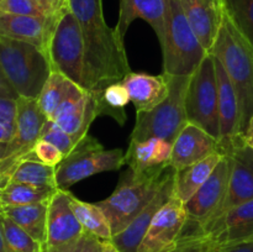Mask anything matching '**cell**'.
Segmentation results:
<instances>
[{
	"mask_svg": "<svg viewBox=\"0 0 253 252\" xmlns=\"http://www.w3.org/2000/svg\"><path fill=\"white\" fill-rule=\"evenodd\" d=\"M7 182L22 183L37 188L57 189L56 168L40 162L36 158H26L14 168Z\"/></svg>",
	"mask_w": 253,
	"mask_h": 252,
	"instance_id": "obj_28",
	"label": "cell"
},
{
	"mask_svg": "<svg viewBox=\"0 0 253 252\" xmlns=\"http://www.w3.org/2000/svg\"><path fill=\"white\" fill-rule=\"evenodd\" d=\"M40 138L44 141H48L49 143L56 146L63 153L64 157H67L74 150L77 143H78L69 133L62 130L53 120H49V119L44 123Z\"/></svg>",
	"mask_w": 253,
	"mask_h": 252,
	"instance_id": "obj_33",
	"label": "cell"
},
{
	"mask_svg": "<svg viewBox=\"0 0 253 252\" xmlns=\"http://www.w3.org/2000/svg\"><path fill=\"white\" fill-rule=\"evenodd\" d=\"M226 153L224 151H217L212 155L208 156L204 160L185 167L180 170H175L174 177V197L187 203L197 190L207 182L220 161Z\"/></svg>",
	"mask_w": 253,
	"mask_h": 252,
	"instance_id": "obj_24",
	"label": "cell"
},
{
	"mask_svg": "<svg viewBox=\"0 0 253 252\" xmlns=\"http://www.w3.org/2000/svg\"><path fill=\"white\" fill-rule=\"evenodd\" d=\"M219 249L253 240V199L231 208L200 230Z\"/></svg>",
	"mask_w": 253,
	"mask_h": 252,
	"instance_id": "obj_14",
	"label": "cell"
},
{
	"mask_svg": "<svg viewBox=\"0 0 253 252\" xmlns=\"http://www.w3.org/2000/svg\"><path fill=\"white\" fill-rule=\"evenodd\" d=\"M226 71L240 108V135L253 115V47L225 11L216 41L210 49Z\"/></svg>",
	"mask_w": 253,
	"mask_h": 252,
	"instance_id": "obj_2",
	"label": "cell"
},
{
	"mask_svg": "<svg viewBox=\"0 0 253 252\" xmlns=\"http://www.w3.org/2000/svg\"><path fill=\"white\" fill-rule=\"evenodd\" d=\"M124 165L125 153L123 150H106L95 137L86 135L56 167L57 187L68 190V188L85 178L98 173L118 170Z\"/></svg>",
	"mask_w": 253,
	"mask_h": 252,
	"instance_id": "obj_7",
	"label": "cell"
},
{
	"mask_svg": "<svg viewBox=\"0 0 253 252\" xmlns=\"http://www.w3.org/2000/svg\"><path fill=\"white\" fill-rule=\"evenodd\" d=\"M173 143L161 137L130 141L125 153V165L136 173L167 169L172 157Z\"/></svg>",
	"mask_w": 253,
	"mask_h": 252,
	"instance_id": "obj_22",
	"label": "cell"
},
{
	"mask_svg": "<svg viewBox=\"0 0 253 252\" xmlns=\"http://www.w3.org/2000/svg\"><path fill=\"white\" fill-rule=\"evenodd\" d=\"M163 53V73L168 76H192L208 51L190 26L180 0H169Z\"/></svg>",
	"mask_w": 253,
	"mask_h": 252,
	"instance_id": "obj_5",
	"label": "cell"
},
{
	"mask_svg": "<svg viewBox=\"0 0 253 252\" xmlns=\"http://www.w3.org/2000/svg\"><path fill=\"white\" fill-rule=\"evenodd\" d=\"M225 11L253 47V0H225Z\"/></svg>",
	"mask_w": 253,
	"mask_h": 252,
	"instance_id": "obj_32",
	"label": "cell"
},
{
	"mask_svg": "<svg viewBox=\"0 0 253 252\" xmlns=\"http://www.w3.org/2000/svg\"><path fill=\"white\" fill-rule=\"evenodd\" d=\"M14 133L15 131L10 130L4 124L0 123V142H9L12 138V136H14Z\"/></svg>",
	"mask_w": 253,
	"mask_h": 252,
	"instance_id": "obj_41",
	"label": "cell"
},
{
	"mask_svg": "<svg viewBox=\"0 0 253 252\" xmlns=\"http://www.w3.org/2000/svg\"><path fill=\"white\" fill-rule=\"evenodd\" d=\"M101 252H121L111 241H103Z\"/></svg>",
	"mask_w": 253,
	"mask_h": 252,
	"instance_id": "obj_42",
	"label": "cell"
},
{
	"mask_svg": "<svg viewBox=\"0 0 253 252\" xmlns=\"http://www.w3.org/2000/svg\"><path fill=\"white\" fill-rule=\"evenodd\" d=\"M174 177L175 170L169 166L166 170L162 184L155 197L123 231L119 232L118 235H114L110 241L121 252H137L138 246L147 232L153 217L160 211L161 208L174 195Z\"/></svg>",
	"mask_w": 253,
	"mask_h": 252,
	"instance_id": "obj_15",
	"label": "cell"
},
{
	"mask_svg": "<svg viewBox=\"0 0 253 252\" xmlns=\"http://www.w3.org/2000/svg\"><path fill=\"white\" fill-rule=\"evenodd\" d=\"M81 25L85 58V89L96 90L120 82L131 72L125 44L106 24L103 0H68Z\"/></svg>",
	"mask_w": 253,
	"mask_h": 252,
	"instance_id": "obj_1",
	"label": "cell"
},
{
	"mask_svg": "<svg viewBox=\"0 0 253 252\" xmlns=\"http://www.w3.org/2000/svg\"><path fill=\"white\" fill-rule=\"evenodd\" d=\"M52 71L85 89V58L81 25L69 6L62 11L48 43Z\"/></svg>",
	"mask_w": 253,
	"mask_h": 252,
	"instance_id": "obj_9",
	"label": "cell"
},
{
	"mask_svg": "<svg viewBox=\"0 0 253 252\" xmlns=\"http://www.w3.org/2000/svg\"><path fill=\"white\" fill-rule=\"evenodd\" d=\"M217 151H224L217 138L200 126L188 123L173 142L169 166L174 170H180Z\"/></svg>",
	"mask_w": 253,
	"mask_h": 252,
	"instance_id": "obj_18",
	"label": "cell"
},
{
	"mask_svg": "<svg viewBox=\"0 0 253 252\" xmlns=\"http://www.w3.org/2000/svg\"><path fill=\"white\" fill-rule=\"evenodd\" d=\"M168 76V74H167ZM190 76H168L169 93L167 98L150 111L136 113V124L130 141L161 137L174 142L188 124L185 94Z\"/></svg>",
	"mask_w": 253,
	"mask_h": 252,
	"instance_id": "obj_6",
	"label": "cell"
},
{
	"mask_svg": "<svg viewBox=\"0 0 253 252\" xmlns=\"http://www.w3.org/2000/svg\"><path fill=\"white\" fill-rule=\"evenodd\" d=\"M82 237L79 240H76V241H72V242H68V244L61 245V246L46 247V252H79L81 251Z\"/></svg>",
	"mask_w": 253,
	"mask_h": 252,
	"instance_id": "obj_38",
	"label": "cell"
},
{
	"mask_svg": "<svg viewBox=\"0 0 253 252\" xmlns=\"http://www.w3.org/2000/svg\"><path fill=\"white\" fill-rule=\"evenodd\" d=\"M168 11L169 0H120L119 20L115 26L116 34L124 42L130 25L136 19H142L151 25L160 44H162L165 41Z\"/></svg>",
	"mask_w": 253,
	"mask_h": 252,
	"instance_id": "obj_19",
	"label": "cell"
},
{
	"mask_svg": "<svg viewBox=\"0 0 253 252\" xmlns=\"http://www.w3.org/2000/svg\"><path fill=\"white\" fill-rule=\"evenodd\" d=\"M188 212L182 200L173 195L156 214L137 252H169L182 241Z\"/></svg>",
	"mask_w": 253,
	"mask_h": 252,
	"instance_id": "obj_12",
	"label": "cell"
},
{
	"mask_svg": "<svg viewBox=\"0 0 253 252\" xmlns=\"http://www.w3.org/2000/svg\"><path fill=\"white\" fill-rule=\"evenodd\" d=\"M32 153H34V158L39 160L40 162L44 163V165L51 166V167L54 168L64 160V155L56 146L49 143L48 141L41 140V138L34 146Z\"/></svg>",
	"mask_w": 253,
	"mask_h": 252,
	"instance_id": "obj_34",
	"label": "cell"
},
{
	"mask_svg": "<svg viewBox=\"0 0 253 252\" xmlns=\"http://www.w3.org/2000/svg\"><path fill=\"white\" fill-rule=\"evenodd\" d=\"M96 118L98 111L93 91L73 83L68 95L49 120H53L62 130L79 142L88 135L89 127Z\"/></svg>",
	"mask_w": 253,
	"mask_h": 252,
	"instance_id": "obj_13",
	"label": "cell"
},
{
	"mask_svg": "<svg viewBox=\"0 0 253 252\" xmlns=\"http://www.w3.org/2000/svg\"><path fill=\"white\" fill-rule=\"evenodd\" d=\"M48 119L40 109L37 99L17 98L16 130L0 160V187L6 184L14 168L26 158H34V146L40 140L42 127Z\"/></svg>",
	"mask_w": 253,
	"mask_h": 252,
	"instance_id": "obj_11",
	"label": "cell"
},
{
	"mask_svg": "<svg viewBox=\"0 0 253 252\" xmlns=\"http://www.w3.org/2000/svg\"><path fill=\"white\" fill-rule=\"evenodd\" d=\"M0 226L7 245L14 252H46V246L27 234L16 222L0 214Z\"/></svg>",
	"mask_w": 253,
	"mask_h": 252,
	"instance_id": "obj_31",
	"label": "cell"
},
{
	"mask_svg": "<svg viewBox=\"0 0 253 252\" xmlns=\"http://www.w3.org/2000/svg\"><path fill=\"white\" fill-rule=\"evenodd\" d=\"M58 19H41L0 11V36L30 42L47 52Z\"/></svg>",
	"mask_w": 253,
	"mask_h": 252,
	"instance_id": "obj_21",
	"label": "cell"
},
{
	"mask_svg": "<svg viewBox=\"0 0 253 252\" xmlns=\"http://www.w3.org/2000/svg\"><path fill=\"white\" fill-rule=\"evenodd\" d=\"M185 111L188 123L200 126L219 140V90L215 57L211 52H208L190 76L185 94Z\"/></svg>",
	"mask_w": 253,
	"mask_h": 252,
	"instance_id": "obj_8",
	"label": "cell"
},
{
	"mask_svg": "<svg viewBox=\"0 0 253 252\" xmlns=\"http://www.w3.org/2000/svg\"><path fill=\"white\" fill-rule=\"evenodd\" d=\"M166 170L136 173L127 169L121 175L111 195L96 203L110 224L113 236L123 231L155 197L162 184Z\"/></svg>",
	"mask_w": 253,
	"mask_h": 252,
	"instance_id": "obj_4",
	"label": "cell"
},
{
	"mask_svg": "<svg viewBox=\"0 0 253 252\" xmlns=\"http://www.w3.org/2000/svg\"><path fill=\"white\" fill-rule=\"evenodd\" d=\"M57 189L7 182L6 184L0 187V207H20L47 202Z\"/></svg>",
	"mask_w": 253,
	"mask_h": 252,
	"instance_id": "obj_29",
	"label": "cell"
},
{
	"mask_svg": "<svg viewBox=\"0 0 253 252\" xmlns=\"http://www.w3.org/2000/svg\"><path fill=\"white\" fill-rule=\"evenodd\" d=\"M0 66L17 95L37 99L52 73L48 53L30 42L0 36Z\"/></svg>",
	"mask_w": 253,
	"mask_h": 252,
	"instance_id": "obj_3",
	"label": "cell"
},
{
	"mask_svg": "<svg viewBox=\"0 0 253 252\" xmlns=\"http://www.w3.org/2000/svg\"><path fill=\"white\" fill-rule=\"evenodd\" d=\"M47 202L20 207H0V214L5 215L47 247Z\"/></svg>",
	"mask_w": 253,
	"mask_h": 252,
	"instance_id": "obj_25",
	"label": "cell"
},
{
	"mask_svg": "<svg viewBox=\"0 0 253 252\" xmlns=\"http://www.w3.org/2000/svg\"><path fill=\"white\" fill-rule=\"evenodd\" d=\"M101 245H103V241L100 239L84 232L79 252H101Z\"/></svg>",
	"mask_w": 253,
	"mask_h": 252,
	"instance_id": "obj_36",
	"label": "cell"
},
{
	"mask_svg": "<svg viewBox=\"0 0 253 252\" xmlns=\"http://www.w3.org/2000/svg\"><path fill=\"white\" fill-rule=\"evenodd\" d=\"M220 250L214 242L207 237H192L183 239L174 250L169 252H216Z\"/></svg>",
	"mask_w": 253,
	"mask_h": 252,
	"instance_id": "obj_35",
	"label": "cell"
},
{
	"mask_svg": "<svg viewBox=\"0 0 253 252\" xmlns=\"http://www.w3.org/2000/svg\"><path fill=\"white\" fill-rule=\"evenodd\" d=\"M216 252H253V240L222 247V249L217 250Z\"/></svg>",
	"mask_w": 253,
	"mask_h": 252,
	"instance_id": "obj_39",
	"label": "cell"
},
{
	"mask_svg": "<svg viewBox=\"0 0 253 252\" xmlns=\"http://www.w3.org/2000/svg\"><path fill=\"white\" fill-rule=\"evenodd\" d=\"M0 98H19L17 93L14 90L11 84L9 83V81H7L6 77H5L4 72H2L1 69V66H0Z\"/></svg>",
	"mask_w": 253,
	"mask_h": 252,
	"instance_id": "obj_37",
	"label": "cell"
},
{
	"mask_svg": "<svg viewBox=\"0 0 253 252\" xmlns=\"http://www.w3.org/2000/svg\"><path fill=\"white\" fill-rule=\"evenodd\" d=\"M73 82L69 81L67 77L59 72L52 71L51 76L47 79L46 84L42 88L37 103L40 109L44 114L47 119L53 118L54 113L59 108L66 96L68 95V91Z\"/></svg>",
	"mask_w": 253,
	"mask_h": 252,
	"instance_id": "obj_30",
	"label": "cell"
},
{
	"mask_svg": "<svg viewBox=\"0 0 253 252\" xmlns=\"http://www.w3.org/2000/svg\"><path fill=\"white\" fill-rule=\"evenodd\" d=\"M231 166V155L226 153L207 182L184 204L188 212V222L183 239L200 237L202 227L211 221L221 209L229 190Z\"/></svg>",
	"mask_w": 253,
	"mask_h": 252,
	"instance_id": "obj_10",
	"label": "cell"
},
{
	"mask_svg": "<svg viewBox=\"0 0 253 252\" xmlns=\"http://www.w3.org/2000/svg\"><path fill=\"white\" fill-rule=\"evenodd\" d=\"M83 235V227L72 209L71 192L58 188L48 200L47 247L61 246L76 241Z\"/></svg>",
	"mask_w": 253,
	"mask_h": 252,
	"instance_id": "obj_16",
	"label": "cell"
},
{
	"mask_svg": "<svg viewBox=\"0 0 253 252\" xmlns=\"http://www.w3.org/2000/svg\"><path fill=\"white\" fill-rule=\"evenodd\" d=\"M71 205L84 232L98 237L101 241H110L113 239L110 224L98 204L83 202L71 193Z\"/></svg>",
	"mask_w": 253,
	"mask_h": 252,
	"instance_id": "obj_27",
	"label": "cell"
},
{
	"mask_svg": "<svg viewBox=\"0 0 253 252\" xmlns=\"http://www.w3.org/2000/svg\"><path fill=\"white\" fill-rule=\"evenodd\" d=\"M229 153L232 160L229 190L224 205L214 219L231 208L253 199V150L244 142L242 137H239Z\"/></svg>",
	"mask_w": 253,
	"mask_h": 252,
	"instance_id": "obj_17",
	"label": "cell"
},
{
	"mask_svg": "<svg viewBox=\"0 0 253 252\" xmlns=\"http://www.w3.org/2000/svg\"><path fill=\"white\" fill-rule=\"evenodd\" d=\"M130 94L131 103L136 113L150 111L162 103L169 93L168 76H152L147 73H133L130 72L121 81Z\"/></svg>",
	"mask_w": 253,
	"mask_h": 252,
	"instance_id": "obj_23",
	"label": "cell"
},
{
	"mask_svg": "<svg viewBox=\"0 0 253 252\" xmlns=\"http://www.w3.org/2000/svg\"><path fill=\"white\" fill-rule=\"evenodd\" d=\"M0 252H14L11 249H10L9 245H7L6 240H5L1 226H0Z\"/></svg>",
	"mask_w": 253,
	"mask_h": 252,
	"instance_id": "obj_43",
	"label": "cell"
},
{
	"mask_svg": "<svg viewBox=\"0 0 253 252\" xmlns=\"http://www.w3.org/2000/svg\"><path fill=\"white\" fill-rule=\"evenodd\" d=\"M242 140H244V142L246 143L247 146H250L253 150V115L252 118L250 119L249 125H247L246 130H245L244 135H242Z\"/></svg>",
	"mask_w": 253,
	"mask_h": 252,
	"instance_id": "obj_40",
	"label": "cell"
},
{
	"mask_svg": "<svg viewBox=\"0 0 253 252\" xmlns=\"http://www.w3.org/2000/svg\"><path fill=\"white\" fill-rule=\"evenodd\" d=\"M183 11L208 52L214 46L225 14V0H180Z\"/></svg>",
	"mask_w": 253,
	"mask_h": 252,
	"instance_id": "obj_20",
	"label": "cell"
},
{
	"mask_svg": "<svg viewBox=\"0 0 253 252\" xmlns=\"http://www.w3.org/2000/svg\"><path fill=\"white\" fill-rule=\"evenodd\" d=\"M2 1V0H0V2H1Z\"/></svg>",
	"mask_w": 253,
	"mask_h": 252,
	"instance_id": "obj_44",
	"label": "cell"
},
{
	"mask_svg": "<svg viewBox=\"0 0 253 252\" xmlns=\"http://www.w3.org/2000/svg\"><path fill=\"white\" fill-rule=\"evenodd\" d=\"M95 98L98 116H110L119 125L126 123L125 106L131 101L130 94L123 82H115L105 88L91 90Z\"/></svg>",
	"mask_w": 253,
	"mask_h": 252,
	"instance_id": "obj_26",
	"label": "cell"
}]
</instances>
